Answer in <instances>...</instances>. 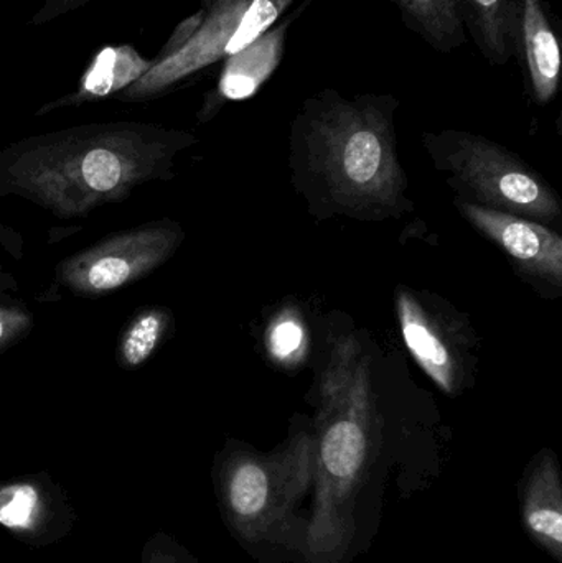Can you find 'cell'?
Here are the masks:
<instances>
[{
  "instance_id": "6da1fadb",
  "label": "cell",
  "mask_w": 562,
  "mask_h": 563,
  "mask_svg": "<svg viewBox=\"0 0 562 563\" xmlns=\"http://www.w3.org/2000/svg\"><path fill=\"white\" fill-rule=\"evenodd\" d=\"M194 135L144 122L76 125L0 151V197L19 195L59 218L85 217L135 187L172 178Z\"/></svg>"
},
{
  "instance_id": "9a60e30c",
  "label": "cell",
  "mask_w": 562,
  "mask_h": 563,
  "mask_svg": "<svg viewBox=\"0 0 562 563\" xmlns=\"http://www.w3.org/2000/svg\"><path fill=\"white\" fill-rule=\"evenodd\" d=\"M170 321V314L164 308L141 311L119 340V361L129 367L144 364L164 340Z\"/></svg>"
},
{
  "instance_id": "4fadbf2b",
  "label": "cell",
  "mask_w": 562,
  "mask_h": 563,
  "mask_svg": "<svg viewBox=\"0 0 562 563\" xmlns=\"http://www.w3.org/2000/svg\"><path fill=\"white\" fill-rule=\"evenodd\" d=\"M465 33L495 66H504L517 49L518 0H458Z\"/></svg>"
},
{
  "instance_id": "ac0fdd59",
  "label": "cell",
  "mask_w": 562,
  "mask_h": 563,
  "mask_svg": "<svg viewBox=\"0 0 562 563\" xmlns=\"http://www.w3.org/2000/svg\"><path fill=\"white\" fill-rule=\"evenodd\" d=\"M205 19V5L201 3L200 10L198 12H195L194 15L187 16V19L181 20L180 23H178L177 26H175L174 32H172V35L168 36L167 42H165V45L162 46L161 49H158L157 55L154 56V58L148 59V63H151V66L157 65V63L165 62V59L170 58V56H174L175 53L180 52L181 48H184L185 45H187L188 40L194 36V33L197 32L198 26L201 25V22H203ZM148 66V68H151Z\"/></svg>"
},
{
  "instance_id": "5b68a950",
  "label": "cell",
  "mask_w": 562,
  "mask_h": 563,
  "mask_svg": "<svg viewBox=\"0 0 562 563\" xmlns=\"http://www.w3.org/2000/svg\"><path fill=\"white\" fill-rule=\"evenodd\" d=\"M425 142L436 164L471 194L469 203L538 223L560 220L561 205L553 188L502 145L461 131L426 134Z\"/></svg>"
},
{
  "instance_id": "277c9868",
  "label": "cell",
  "mask_w": 562,
  "mask_h": 563,
  "mask_svg": "<svg viewBox=\"0 0 562 563\" xmlns=\"http://www.w3.org/2000/svg\"><path fill=\"white\" fill-rule=\"evenodd\" d=\"M313 482V437L299 432L273 453L240 452L223 470V499L234 529L266 541L286 529Z\"/></svg>"
},
{
  "instance_id": "7a4b0ae2",
  "label": "cell",
  "mask_w": 562,
  "mask_h": 563,
  "mask_svg": "<svg viewBox=\"0 0 562 563\" xmlns=\"http://www.w3.org/2000/svg\"><path fill=\"white\" fill-rule=\"evenodd\" d=\"M392 95L345 98L323 89L304 102L293 145L343 213L386 217L405 201L406 175L396 154Z\"/></svg>"
},
{
  "instance_id": "5bb4252c",
  "label": "cell",
  "mask_w": 562,
  "mask_h": 563,
  "mask_svg": "<svg viewBox=\"0 0 562 563\" xmlns=\"http://www.w3.org/2000/svg\"><path fill=\"white\" fill-rule=\"evenodd\" d=\"M409 30L439 53L461 48L467 38L458 0H392Z\"/></svg>"
},
{
  "instance_id": "8992f818",
  "label": "cell",
  "mask_w": 562,
  "mask_h": 563,
  "mask_svg": "<svg viewBox=\"0 0 562 563\" xmlns=\"http://www.w3.org/2000/svg\"><path fill=\"white\" fill-rule=\"evenodd\" d=\"M296 0H201L205 19L187 45L151 66L128 88L122 102H144L170 92L201 69L246 48L269 30Z\"/></svg>"
},
{
  "instance_id": "ba28073f",
  "label": "cell",
  "mask_w": 562,
  "mask_h": 563,
  "mask_svg": "<svg viewBox=\"0 0 562 563\" xmlns=\"http://www.w3.org/2000/svg\"><path fill=\"white\" fill-rule=\"evenodd\" d=\"M396 310L403 340L416 363L439 389L461 393L469 371V338L408 288H399Z\"/></svg>"
},
{
  "instance_id": "3957f363",
  "label": "cell",
  "mask_w": 562,
  "mask_h": 563,
  "mask_svg": "<svg viewBox=\"0 0 562 563\" xmlns=\"http://www.w3.org/2000/svg\"><path fill=\"white\" fill-rule=\"evenodd\" d=\"M370 360L355 336L339 338L319 389L313 437L316 501L306 534L310 563H337L355 534V503L376 432Z\"/></svg>"
},
{
  "instance_id": "8fae6325",
  "label": "cell",
  "mask_w": 562,
  "mask_h": 563,
  "mask_svg": "<svg viewBox=\"0 0 562 563\" xmlns=\"http://www.w3.org/2000/svg\"><path fill=\"white\" fill-rule=\"evenodd\" d=\"M294 15L277 20L269 30L261 33L246 48L224 59L220 82L214 92L213 114L224 101H243L260 91L261 86L274 75L283 62L286 49L287 32Z\"/></svg>"
},
{
  "instance_id": "52a82bcc",
  "label": "cell",
  "mask_w": 562,
  "mask_h": 563,
  "mask_svg": "<svg viewBox=\"0 0 562 563\" xmlns=\"http://www.w3.org/2000/svg\"><path fill=\"white\" fill-rule=\"evenodd\" d=\"M184 238L170 220L124 231L63 261L58 279L75 294L101 297L154 273L174 256Z\"/></svg>"
},
{
  "instance_id": "7c38bea8",
  "label": "cell",
  "mask_w": 562,
  "mask_h": 563,
  "mask_svg": "<svg viewBox=\"0 0 562 563\" xmlns=\"http://www.w3.org/2000/svg\"><path fill=\"white\" fill-rule=\"evenodd\" d=\"M524 522L531 538L561 561L562 486L553 452L538 456L525 486Z\"/></svg>"
},
{
  "instance_id": "d6986e66",
  "label": "cell",
  "mask_w": 562,
  "mask_h": 563,
  "mask_svg": "<svg viewBox=\"0 0 562 563\" xmlns=\"http://www.w3.org/2000/svg\"><path fill=\"white\" fill-rule=\"evenodd\" d=\"M91 2H96V0H42V5L30 19V25H46V23L53 22L59 16L69 15Z\"/></svg>"
},
{
  "instance_id": "9c48e42d",
  "label": "cell",
  "mask_w": 562,
  "mask_h": 563,
  "mask_svg": "<svg viewBox=\"0 0 562 563\" xmlns=\"http://www.w3.org/2000/svg\"><path fill=\"white\" fill-rule=\"evenodd\" d=\"M465 220L508 254L528 276L561 287L562 240L543 223L459 200Z\"/></svg>"
},
{
  "instance_id": "ffe728a7",
  "label": "cell",
  "mask_w": 562,
  "mask_h": 563,
  "mask_svg": "<svg viewBox=\"0 0 562 563\" xmlns=\"http://www.w3.org/2000/svg\"><path fill=\"white\" fill-rule=\"evenodd\" d=\"M30 327V314L20 308L0 307V347L25 333Z\"/></svg>"
},
{
  "instance_id": "30bf717a",
  "label": "cell",
  "mask_w": 562,
  "mask_h": 563,
  "mask_svg": "<svg viewBox=\"0 0 562 563\" xmlns=\"http://www.w3.org/2000/svg\"><path fill=\"white\" fill-rule=\"evenodd\" d=\"M538 104L557 98L561 81V46L543 0H518L517 49Z\"/></svg>"
},
{
  "instance_id": "e0dca14e",
  "label": "cell",
  "mask_w": 562,
  "mask_h": 563,
  "mask_svg": "<svg viewBox=\"0 0 562 563\" xmlns=\"http://www.w3.org/2000/svg\"><path fill=\"white\" fill-rule=\"evenodd\" d=\"M306 343V331L296 317L283 314L267 331V346L276 360L290 361L299 356Z\"/></svg>"
},
{
  "instance_id": "2e32d148",
  "label": "cell",
  "mask_w": 562,
  "mask_h": 563,
  "mask_svg": "<svg viewBox=\"0 0 562 563\" xmlns=\"http://www.w3.org/2000/svg\"><path fill=\"white\" fill-rule=\"evenodd\" d=\"M43 498L30 483L0 488V526L15 532H32L42 521Z\"/></svg>"
}]
</instances>
